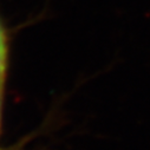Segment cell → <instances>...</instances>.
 Returning <instances> with one entry per match:
<instances>
[{"label": "cell", "instance_id": "obj_2", "mask_svg": "<svg viewBox=\"0 0 150 150\" xmlns=\"http://www.w3.org/2000/svg\"><path fill=\"white\" fill-rule=\"evenodd\" d=\"M4 91L0 89V123H1V112H3V102H4Z\"/></svg>", "mask_w": 150, "mask_h": 150}, {"label": "cell", "instance_id": "obj_1", "mask_svg": "<svg viewBox=\"0 0 150 150\" xmlns=\"http://www.w3.org/2000/svg\"><path fill=\"white\" fill-rule=\"evenodd\" d=\"M10 34L5 21L0 14V89L5 90L10 70Z\"/></svg>", "mask_w": 150, "mask_h": 150}]
</instances>
